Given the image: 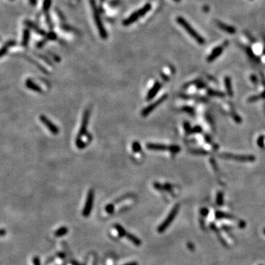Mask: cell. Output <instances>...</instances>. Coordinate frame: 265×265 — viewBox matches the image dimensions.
Returning a JSON list of instances; mask_svg holds the SVG:
<instances>
[{
    "instance_id": "obj_6",
    "label": "cell",
    "mask_w": 265,
    "mask_h": 265,
    "mask_svg": "<svg viewBox=\"0 0 265 265\" xmlns=\"http://www.w3.org/2000/svg\"><path fill=\"white\" fill-rule=\"evenodd\" d=\"M166 97H167V96H166V95L162 96V97H160V98H159L158 100H156L155 102H154L151 103V104H150V105H149L147 106V107H146L145 108L143 109L142 111H141V115H142L143 116H148V115L150 114V113H152V111H153V110H155V109L156 107H157L159 105L161 104V103L163 102L165 100H166Z\"/></svg>"
},
{
    "instance_id": "obj_26",
    "label": "cell",
    "mask_w": 265,
    "mask_h": 265,
    "mask_svg": "<svg viewBox=\"0 0 265 265\" xmlns=\"http://www.w3.org/2000/svg\"><path fill=\"white\" fill-rule=\"evenodd\" d=\"M32 262H33L34 265H41V264H40L39 258H38V256H35V257L33 258V259H32Z\"/></svg>"
},
{
    "instance_id": "obj_29",
    "label": "cell",
    "mask_w": 265,
    "mask_h": 265,
    "mask_svg": "<svg viewBox=\"0 0 265 265\" xmlns=\"http://www.w3.org/2000/svg\"><path fill=\"white\" fill-rule=\"evenodd\" d=\"M245 225H246V224H245V222H244V221H240V222H239V227H240V228H244V227H245Z\"/></svg>"
},
{
    "instance_id": "obj_9",
    "label": "cell",
    "mask_w": 265,
    "mask_h": 265,
    "mask_svg": "<svg viewBox=\"0 0 265 265\" xmlns=\"http://www.w3.org/2000/svg\"><path fill=\"white\" fill-rule=\"evenodd\" d=\"M227 44H228V41H225L223 44L219 46V47H216V48L213 49V51L211 52V53L210 54V55L208 57L207 60L208 62H212L215 60L217 57H219L221 54H222V51L224 50L225 47H226Z\"/></svg>"
},
{
    "instance_id": "obj_20",
    "label": "cell",
    "mask_w": 265,
    "mask_h": 265,
    "mask_svg": "<svg viewBox=\"0 0 265 265\" xmlns=\"http://www.w3.org/2000/svg\"><path fill=\"white\" fill-rule=\"evenodd\" d=\"M225 87H226L227 91H228V94L230 96H232L233 91H232V88H231V79L229 77H226L225 80Z\"/></svg>"
},
{
    "instance_id": "obj_32",
    "label": "cell",
    "mask_w": 265,
    "mask_h": 265,
    "mask_svg": "<svg viewBox=\"0 0 265 265\" xmlns=\"http://www.w3.org/2000/svg\"><path fill=\"white\" fill-rule=\"evenodd\" d=\"M4 233H5V231H4V229H1V236H4Z\"/></svg>"
},
{
    "instance_id": "obj_12",
    "label": "cell",
    "mask_w": 265,
    "mask_h": 265,
    "mask_svg": "<svg viewBox=\"0 0 265 265\" xmlns=\"http://www.w3.org/2000/svg\"><path fill=\"white\" fill-rule=\"evenodd\" d=\"M160 88H161V85H160V82H156L154 84L153 87L151 88V89L148 91L147 93V100H150L154 98L155 97V95L157 94V93L160 91Z\"/></svg>"
},
{
    "instance_id": "obj_8",
    "label": "cell",
    "mask_w": 265,
    "mask_h": 265,
    "mask_svg": "<svg viewBox=\"0 0 265 265\" xmlns=\"http://www.w3.org/2000/svg\"><path fill=\"white\" fill-rule=\"evenodd\" d=\"M222 158L227 159L238 160V161H253L255 160V158L252 155H238L224 154L222 155Z\"/></svg>"
},
{
    "instance_id": "obj_1",
    "label": "cell",
    "mask_w": 265,
    "mask_h": 265,
    "mask_svg": "<svg viewBox=\"0 0 265 265\" xmlns=\"http://www.w3.org/2000/svg\"><path fill=\"white\" fill-rule=\"evenodd\" d=\"M90 109H86L85 110L83 113V116H82V122H81L79 132H78L77 137L76 138V141H75V144L76 146L79 149H83L85 148L86 144H85V141H84L83 138L85 136H91L89 134L87 133V127H88V121H89V117H90Z\"/></svg>"
},
{
    "instance_id": "obj_25",
    "label": "cell",
    "mask_w": 265,
    "mask_h": 265,
    "mask_svg": "<svg viewBox=\"0 0 265 265\" xmlns=\"http://www.w3.org/2000/svg\"><path fill=\"white\" fill-rule=\"evenodd\" d=\"M56 38H57V35L54 32H50L47 35V40H54L56 39Z\"/></svg>"
},
{
    "instance_id": "obj_2",
    "label": "cell",
    "mask_w": 265,
    "mask_h": 265,
    "mask_svg": "<svg viewBox=\"0 0 265 265\" xmlns=\"http://www.w3.org/2000/svg\"><path fill=\"white\" fill-rule=\"evenodd\" d=\"M176 21L182 27L184 28V29H185V30L186 31V32H188V33L189 34V35H191V36L192 37L197 43H198V44H205L204 38H203L201 35H200V34H199L198 32H196L195 29H194V28L189 24V23H188L183 18L181 17V16H178L176 19Z\"/></svg>"
},
{
    "instance_id": "obj_27",
    "label": "cell",
    "mask_w": 265,
    "mask_h": 265,
    "mask_svg": "<svg viewBox=\"0 0 265 265\" xmlns=\"http://www.w3.org/2000/svg\"><path fill=\"white\" fill-rule=\"evenodd\" d=\"M261 97H265V92H264L263 94H261V95L258 96V97H251V98L250 99V100H252V101H253V100H257V99H259V98H261Z\"/></svg>"
},
{
    "instance_id": "obj_31",
    "label": "cell",
    "mask_w": 265,
    "mask_h": 265,
    "mask_svg": "<svg viewBox=\"0 0 265 265\" xmlns=\"http://www.w3.org/2000/svg\"><path fill=\"white\" fill-rule=\"evenodd\" d=\"M125 265H137V263H135V262H131V263H128Z\"/></svg>"
},
{
    "instance_id": "obj_24",
    "label": "cell",
    "mask_w": 265,
    "mask_h": 265,
    "mask_svg": "<svg viewBox=\"0 0 265 265\" xmlns=\"http://www.w3.org/2000/svg\"><path fill=\"white\" fill-rule=\"evenodd\" d=\"M216 203L218 205H222L223 203V194L222 193L219 192L216 197Z\"/></svg>"
},
{
    "instance_id": "obj_34",
    "label": "cell",
    "mask_w": 265,
    "mask_h": 265,
    "mask_svg": "<svg viewBox=\"0 0 265 265\" xmlns=\"http://www.w3.org/2000/svg\"><path fill=\"white\" fill-rule=\"evenodd\" d=\"M263 232H264V233L265 234V228H264V230H263Z\"/></svg>"
},
{
    "instance_id": "obj_10",
    "label": "cell",
    "mask_w": 265,
    "mask_h": 265,
    "mask_svg": "<svg viewBox=\"0 0 265 265\" xmlns=\"http://www.w3.org/2000/svg\"><path fill=\"white\" fill-rule=\"evenodd\" d=\"M140 16H143L141 10H140L139 9V10H138L137 11H135L134 13H132L129 17L127 18L126 19H125V20L123 21V22H122V24H123L124 26H129V25L132 24L133 22H135V21L138 20V19H139Z\"/></svg>"
},
{
    "instance_id": "obj_11",
    "label": "cell",
    "mask_w": 265,
    "mask_h": 265,
    "mask_svg": "<svg viewBox=\"0 0 265 265\" xmlns=\"http://www.w3.org/2000/svg\"><path fill=\"white\" fill-rule=\"evenodd\" d=\"M146 147L148 150H155V151H163V150H170L172 149V146L164 145L162 144H155V143H148L146 144Z\"/></svg>"
},
{
    "instance_id": "obj_33",
    "label": "cell",
    "mask_w": 265,
    "mask_h": 265,
    "mask_svg": "<svg viewBox=\"0 0 265 265\" xmlns=\"http://www.w3.org/2000/svg\"><path fill=\"white\" fill-rule=\"evenodd\" d=\"M174 1H177V2H179V1H180V0H174Z\"/></svg>"
},
{
    "instance_id": "obj_22",
    "label": "cell",
    "mask_w": 265,
    "mask_h": 265,
    "mask_svg": "<svg viewBox=\"0 0 265 265\" xmlns=\"http://www.w3.org/2000/svg\"><path fill=\"white\" fill-rule=\"evenodd\" d=\"M51 4H52L51 0H44V4H43V10H44L45 13L48 12L49 9L50 8Z\"/></svg>"
},
{
    "instance_id": "obj_23",
    "label": "cell",
    "mask_w": 265,
    "mask_h": 265,
    "mask_svg": "<svg viewBox=\"0 0 265 265\" xmlns=\"http://www.w3.org/2000/svg\"><path fill=\"white\" fill-rule=\"evenodd\" d=\"M132 150H133V152H135V153L140 151L141 149V145H140V144L138 142V141H134V142L132 143Z\"/></svg>"
},
{
    "instance_id": "obj_19",
    "label": "cell",
    "mask_w": 265,
    "mask_h": 265,
    "mask_svg": "<svg viewBox=\"0 0 265 265\" xmlns=\"http://www.w3.org/2000/svg\"><path fill=\"white\" fill-rule=\"evenodd\" d=\"M68 232V228L66 227H61L60 228H59L58 230L54 232V235L55 236L58 237V236H63L64 234H66Z\"/></svg>"
},
{
    "instance_id": "obj_16",
    "label": "cell",
    "mask_w": 265,
    "mask_h": 265,
    "mask_svg": "<svg viewBox=\"0 0 265 265\" xmlns=\"http://www.w3.org/2000/svg\"><path fill=\"white\" fill-rule=\"evenodd\" d=\"M125 236L127 237V238L128 239H129L130 241L132 243V244H135V245L139 246V245H141V240H140L138 238H137V237L135 236L132 235V234L129 233H127L126 232V233H125Z\"/></svg>"
},
{
    "instance_id": "obj_18",
    "label": "cell",
    "mask_w": 265,
    "mask_h": 265,
    "mask_svg": "<svg viewBox=\"0 0 265 265\" xmlns=\"http://www.w3.org/2000/svg\"><path fill=\"white\" fill-rule=\"evenodd\" d=\"M15 44H16V41H7V42L6 43V44H4L2 47H1V52H0V56H1V57H3V56H4V54L7 53L9 47H11L12 46L15 45Z\"/></svg>"
},
{
    "instance_id": "obj_17",
    "label": "cell",
    "mask_w": 265,
    "mask_h": 265,
    "mask_svg": "<svg viewBox=\"0 0 265 265\" xmlns=\"http://www.w3.org/2000/svg\"><path fill=\"white\" fill-rule=\"evenodd\" d=\"M29 38H30V32L28 29H25L23 32V37H22L21 44L24 47H26L29 44Z\"/></svg>"
},
{
    "instance_id": "obj_30",
    "label": "cell",
    "mask_w": 265,
    "mask_h": 265,
    "mask_svg": "<svg viewBox=\"0 0 265 265\" xmlns=\"http://www.w3.org/2000/svg\"><path fill=\"white\" fill-rule=\"evenodd\" d=\"M29 2L32 5H35L37 3V0H29Z\"/></svg>"
},
{
    "instance_id": "obj_13",
    "label": "cell",
    "mask_w": 265,
    "mask_h": 265,
    "mask_svg": "<svg viewBox=\"0 0 265 265\" xmlns=\"http://www.w3.org/2000/svg\"><path fill=\"white\" fill-rule=\"evenodd\" d=\"M25 85H26V88H29V89L32 90V91H35V92L41 93L42 92V89H41V87L38 85V84L35 83L31 79H27L25 82Z\"/></svg>"
},
{
    "instance_id": "obj_3",
    "label": "cell",
    "mask_w": 265,
    "mask_h": 265,
    "mask_svg": "<svg viewBox=\"0 0 265 265\" xmlns=\"http://www.w3.org/2000/svg\"><path fill=\"white\" fill-rule=\"evenodd\" d=\"M90 2H91V8H92L93 10L94 21H95L96 25H97V29H98L100 37H101L102 39H106V38H107V32H106L105 29L104 25H103L102 21L101 20L100 12H99L98 9H97V5H96L95 1H94V0H90Z\"/></svg>"
},
{
    "instance_id": "obj_5",
    "label": "cell",
    "mask_w": 265,
    "mask_h": 265,
    "mask_svg": "<svg viewBox=\"0 0 265 265\" xmlns=\"http://www.w3.org/2000/svg\"><path fill=\"white\" fill-rule=\"evenodd\" d=\"M94 191L92 188H91V189L88 191L86 200H85V206H84V208L82 212V214L83 215V216H85V217L88 216L90 215V213H91V210H92L93 203H94Z\"/></svg>"
},
{
    "instance_id": "obj_14",
    "label": "cell",
    "mask_w": 265,
    "mask_h": 265,
    "mask_svg": "<svg viewBox=\"0 0 265 265\" xmlns=\"http://www.w3.org/2000/svg\"><path fill=\"white\" fill-rule=\"evenodd\" d=\"M217 26L220 28L222 30L225 31V32H228L230 34H233L236 32V29L232 26H230V25L226 24H224L222 22L218 21L217 22Z\"/></svg>"
},
{
    "instance_id": "obj_21",
    "label": "cell",
    "mask_w": 265,
    "mask_h": 265,
    "mask_svg": "<svg viewBox=\"0 0 265 265\" xmlns=\"http://www.w3.org/2000/svg\"><path fill=\"white\" fill-rule=\"evenodd\" d=\"M216 217L220 219V218H228V219H233V216L231 214H228V213H225L224 212L221 211H216Z\"/></svg>"
},
{
    "instance_id": "obj_28",
    "label": "cell",
    "mask_w": 265,
    "mask_h": 265,
    "mask_svg": "<svg viewBox=\"0 0 265 265\" xmlns=\"http://www.w3.org/2000/svg\"><path fill=\"white\" fill-rule=\"evenodd\" d=\"M200 213H201V214L203 215V216H206V215L208 214V211L206 208H202L201 211H200Z\"/></svg>"
},
{
    "instance_id": "obj_15",
    "label": "cell",
    "mask_w": 265,
    "mask_h": 265,
    "mask_svg": "<svg viewBox=\"0 0 265 265\" xmlns=\"http://www.w3.org/2000/svg\"><path fill=\"white\" fill-rule=\"evenodd\" d=\"M24 24H25V25H26V26H28V27L31 28V29H33L34 30H35V32H37V33L40 34V35H46V32H44V31L43 30V29H41V28L38 27V26H37V25H35V24L32 23V22L30 21H29V20L25 21Z\"/></svg>"
},
{
    "instance_id": "obj_35",
    "label": "cell",
    "mask_w": 265,
    "mask_h": 265,
    "mask_svg": "<svg viewBox=\"0 0 265 265\" xmlns=\"http://www.w3.org/2000/svg\"><path fill=\"white\" fill-rule=\"evenodd\" d=\"M260 265H262V264H260Z\"/></svg>"
},
{
    "instance_id": "obj_7",
    "label": "cell",
    "mask_w": 265,
    "mask_h": 265,
    "mask_svg": "<svg viewBox=\"0 0 265 265\" xmlns=\"http://www.w3.org/2000/svg\"><path fill=\"white\" fill-rule=\"evenodd\" d=\"M39 119L40 121L42 122L43 125H44L46 127L48 128V130L52 132V133L54 134V135L58 133L59 128L57 127L52 122H51L47 116H44V115H41V116H39Z\"/></svg>"
},
{
    "instance_id": "obj_4",
    "label": "cell",
    "mask_w": 265,
    "mask_h": 265,
    "mask_svg": "<svg viewBox=\"0 0 265 265\" xmlns=\"http://www.w3.org/2000/svg\"><path fill=\"white\" fill-rule=\"evenodd\" d=\"M179 208H180V206L178 204L175 205V206H174V208L172 209V211H170V213H169V215L167 216L166 219H164V221H163V222L160 224V226L158 228V229H157L158 232L163 233V231H166V228H167L169 226V225H170V224L173 222V220L175 219V216H176V215L178 214V211H179Z\"/></svg>"
}]
</instances>
